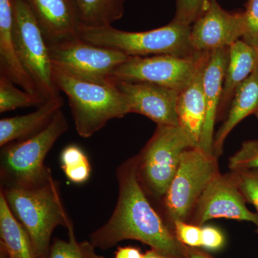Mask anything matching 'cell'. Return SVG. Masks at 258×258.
<instances>
[{
	"label": "cell",
	"instance_id": "obj_36",
	"mask_svg": "<svg viewBox=\"0 0 258 258\" xmlns=\"http://www.w3.org/2000/svg\"><path fill=\"white\" fill-rule=\"evenodd\" d=\"M257 118H258V115H257Z\"/></svg>",
	"mask_w": 258,
	"mask_h": 258
},
{
	"label": "cell",
	"instance_id": "obj_35",
	"mask_svg": "<svg viewBox=\"0 0 258 258\" xmlns=\"http://www.w3.org/2000/svg\"><path fill=\"white\" fill-rule=\"evenodd\" d=\"M0 257L1 258H5V257H3V256L0 255Z\"/></svg>",
	"mask_w": 258,
	"mask_h": 258
},
{
	"label": "cell",
	"instance_id": "obj_17",
	"mask_svg": "<svg viewBox=\"0 0 258 258\" xmlns=\"http://www.w3.org/2000/svg\"><path fill=\"white\" fill-rule=\"evenodd\" d=\"M13 26V0H0V74L6 76L24 91L40 96L36 84L19 58Z\"/></svg>",
	"mask_w": 258,
	"mask_h": 258
},
{
	"label": "cell",
	"instance_id": "obj_16",
	"mask_svg": "<svg viewBox=\"0 0 258 258\" xmlns=\"http://www.w3.org/2000/svg\"><path fill=\"white\" fill-rule=\"evenodd\" d=\"M210 52H203L192 79L179 93L177 110L179 126L199 147L206 115L203 74Z\"/></svg>",
	"mask_w": 258,
	"mask_h": 258
},
{
	"label": "cell",
	"instance_id": "obj_20",
	"mask_svg": "<svg viewBox=\"0 0 258 258\" xmlns=\"http://www.w3.org/2000/svg\"><path fill=\"white\" fill-rule=\"evenodd\" d=\"M250 115H258V66L237 88L225 120L215 134L213 154L215 157L222 155L224 144L231 132Z\"/></svg>",
	"mask_w": 258,
	"mask_h": 258
},
{
	"label": "cell",
	"instance_id": "obj_1",
	"mask_svg": "<svg viewBox=\"0 0 258 258\" xmlns=\"http://www.w3.org/2000/svg\"><path fill=\"white\" fill-rule=\"evenodd\" d=\"M116 179V205L108 221L90 235L93 245L105 250L121 241L134 240L168 255L188 258L187 247L176 239L141 186L137 155L118 166Z\"/></svg>",
	"mask_w": 258,
	"mask_h": 258
},
{
	"label": "cell",
	"instance_id": "obj_25",
	"mask_svg": "<svg viewBox=\"0 0 258 258\" xmlns=\"http://www.w3.org/2000/svg\"><path fill=\"white\" fill-rule=\"evenodd\" d=\"M68 231L69 240L55 239L51 244L47 258H106L96 253V247L91 241H77L74 227Z\"/></svg>",
	"mask_w": 258,
	"mask_h": 258
},
{
	"label": "cell",
	"instance_id": "obj_12",
	"mask_svg": "<svg viewBox=\"0 0 258 258\" xmlns=\"http://www.w3.org/2000/svg\"><path fill=\"white\" fill-rule=\"evenodd\" d=\"M244 30L243 13H229L210 0L191 26L190 43L195 52H211L230 47L242 38Z\"/></svg>",
	"mask_w": 258,
	"mask_h": 258
},
{
	"label": "cell",
	"instance_id": "obj_27",
	"mask_svg": "<svg viewBox=\"0 0 258 258\" xmlns=\"http://www.w3.org/2000/svg\"><path fill=\"white\" fill-rule=\"evenodd\" d=\"M230 170L258 169V139L242 143L238 151L229 159Z\"/></svg>",
	"mask_w": 258,
	"mask_h": 258
},
{
	"label": "cell",
	"instance_id": "obj_23",
	"mask_svg": "<svg viewBox=\"0 0 258 258\" xmlns=\"http://www.w3.org/2000/svg\"><path fill=\"white\" fill-rule=\"evenodd\" d=\"M6 76L0 74V113L25 107H39L46 101L40 96L19 89Z\"/></svg>",
	"mask_w": 258,
	"mask_h": 258
},
{
	"label": "cell",
	"instance_id": "obj_8",
	"mask_svg": "<svg viewBox=\"0 0 258 258\" xmlns=\"http://www.w3.org/2000/svg\"><path fill=\"white\" fill-rule=\"evenodd\" d=\"M13 40L19 58L45 101L59 96L49 47L36 20L25 0H13Z\"/></svg>",
	"mask_w": 258,
	"mask_h": 258
},
{
	"label": "cell",
	"instance_id": "obj_15",
	"mask_svg": "<svg viewBox=\"0 0 258 258\" xmlns=\"http://www.w3.org/2000/svg\"><path fill=\"white\" fill-rule=\"evenodd\" d=\"M228 59L229 47L213 51L210 52L204 70L203 89L206 115L198 147L210 154H213L215 125L217 122Z\"/></svg>",
	"mask_w": 258,
	"mask_h": 258
},
{
	"label": "cell",
	"instance_id": "obj_9",
	"mask_svg": "<svg viewBox=\"0 0 258 258\" xmlns=\"http://www.w3.org/2000/svg\"><path fill=\"white\" fill-rule=\"evenodd\" d=\"M52 69L95 82H107L128 56L120 51L75 38L49 47Z\"/></svg>",
	"mask_w": 258,
	"mask_h": 258
},
{
	"label": "cell",
	"instance_id": "obj_28",
	"mask_svg": "<svg viewBox=\"0 0 258 258\" xmlns=\"http://www.w3.org/2000/svg\"><path fill=\"white\" fill-rule=\"evenodd\" d=\"M176 12L173 20L191 25L207 8L210 0H175Z\"/></svg>",
	"mask_w": 258,
	"mask_h": 258
},
{
	"label": "cell",
	"instance_id": "obj_6",
	"mask_svg": "<svg viewBox=\"0 0 258 258\" xmlns=\"http://www.w3.org/2000/svg\"><path fill=\"white\" fill-rule=\"evenodd\" d=\"M220 173L218 158L213 154L200 147L183 153L175 175L159 204L158 212L171 230L176 220L189 221L204 191Z\"/></svg>",
	"mask_w": 258,
	"mask_h": 258
},
{
	"label": "cell",
	"instance_id": "obj_5",
	"mask_svg": "<svg viewBox=\"0 0 258 258\" xmlns=\"http://www.w3.org/2000/svg\"><path fill=\"white\" fill-rule=\"evenodd\" d=\"M69 127L61 110L40 133L2 147L1 187H32L48 181L52 175L45 157Z\"/></svg>",
	"mask_w": 258,
	"mask_h": 258
},
{
	"label": "cell",
	"instance_id": "obj_31",
	"mask_svg": "<svg viewBox=\"0 0 258 258\" xmlns=\"http://www.w3.org/2000/svg\"><path fill=\"white\" fill-rule=\"evenodd\" d=\"M225 243V236L220 229L211 225L202 227V247L210 251L222 249Z\"/></svg>",
	"mask_w": 258,
	"mask_h": 258
},
{
	"label": "cell",
	"instance_id": "obj_2",
	"mask_svg": "<svg viewBox=\"0 0 258 258\" xmlns=\"http://www.w3.org/2000/svg\"><path fill=\"white\" fill-rule=\"evenodd\" d=\"M13 215L26 229L37 257L47 258L57 227H74L64 208L59 184L54 178L32 187H1Z\"/></svg>",
	"mask_w": 258,
	"mask_h": 258
},
{
	"label": "cell",
	"instance_id": "obj_29",
	"mask_svg": "<svg viewBox=\"0 0 258 258\" xmlns=\"http://www.w3.org/2000/svg\"><path fill=\"white\" fill-rule=\"evenodd\" d=\"M243 18L244 30L242 40L258 50V0H247Z\"/></svg>",
	"mask_w": 258,
	"mask_h": 258
},
{
	"label": "cell",
	"instance_id": "obj_4",
	"mask_svg": "<svg viewBox=\"0 0 258 258\" xmlns=\"http://www.w3.org/2000/svg\"><path fill=\"white\" fill-rule=\"evenodd\" d=\"M191 25L171 23L154 30L127 32L110 26L83 28L80 37L84 41L98 46L120 51L128 57L174 55L191 57L198 52L190 43Z\"/></svg>",
	"mask_w": 258,
	"mask_h": 258
},
{
	"label": "cell",
	"instance_id": "obj_33",
	"mask_svg": "<svg viewBox=\"0 0 258 258\" xmlns=\"http://www.w3.org/2000/svg\"><path fill=\"white\" fill-rule=\"evenodd\" d=\"M186 253L188 258H214L208 252L198 247H187Z\"/></svg>",
	"mask_w": 258,
	"mask_h": 258
},
{
	"label": "cell",
	"instance_id": "obj_19",
	"mask_svg": "<svg viewBox=\"0 0 258 258\" xmlns=\"http://www.w3.org/2000/svg\"><path fill=\"white\" fill-rule=\"evenodd\" d=\"M258 66V50L242 39L229 47V59L226 69L223 91L217 121L226 117L234 95L239 86L253 73Z\"/></svg>",
	"mask_w": 258,
	"mask_h": 258
},
{
	"label": "cell",
	"instance_id": "obj_10",
	"mask_svg": "<svg viewBox=\"0 0 258 258\" xmlns=\"http://www.w3.org/2000/svg\"><path fill=\"white\" fill-rule=\"evenodd\" d=\"M202 53L185 57L174 55L128 57L117 68L111 80L152 83L180 93L192 79Z\"/></svg>",
	"mask_w": 258,
	"mask_h": 258
},
{
	"label": "cell",
	"instance_id": "obj_14",
	"mask_svg": "<svg viewBox=\"0 0 258 258\" xmlns=\"http://www.w3.org/2000/svg\"><path fill=\"white\" fill-rule=\"evenodd\" d=\"M47 46L80 37L81 26L74 0H25Z\"/></svg>",
	"mask_w": 258,
	"mask_h": 258
},
{
	"label": "cell",
	"instance_id": "obj_11",
	"mask_svg": "<svg viewBox=\"0 0 258 258\" xmlns=\"http://www.w3.org/2000/svg\"><path fill=\"white\" fill-rule=\"evenodd\" d=\"M246 204L231 171L220 173L204 191L188 222L202 227L214 219L249 222L258 234V213L251 212Z\"/></svg>",
	"mask_w": 258,
	"mask_h": 258
},
{
	"label": "cell",
	"instance_id": "obj_34",
	"mask_svg": "<svg viewBox=\"0 0 258 258\" xmlns=\"http://www.w3.org/2000/svg\"><path fill=\"white\" fill-rule=\"evenodd\" d=\"M143 258H176L168 254L162 253L156 249H152L147 250L144 253Z\"/></svg>",
	"mask_w": 258,
	"mask_h": 258
},
{
	"label": "cell",
	"instance_id": "obj_18",
	"mask_svg": "<svg viewBox=\"0 0 258 258\" xmlns=\"http://www.w3.org/2000/svg\"><path fill=\"white\" fill-rule=\"evenodd\" d=\"M63 98L53 97L32 113L0 120V147L30 138L41 132L63 106Z\"/></svg>",
	"mask_w": 258,
	"mask_h": 258
},
{
	"label": "cell",
	"instance_id": "obj_32",
	"mask_svg": "<svg viewBox=\"0 0 258 258\" xmlns=\"http://www.w3.org/2000/svg\"><path fill=\"white\" fill-rule=\"evenodd\" d=\"M140 248L134 246L118 247L114 252V258H143Z\"/></svg>",
	"mask_w": 258,
	"mask_h": 258
},
{
	"label": "cell",
	"instance_id": "obj_3",
	"mask_svg": "<svg viewBox=\"0 0 258 258\" xmlns=\"http://www.w3.org/2000/svg\"><path fill=\"white\" fill-rule=\"evenodd\" d=\"M54 83L69 98L77 133L89 138L114 118L130 113L128 101L115 81L95 82L52 69Z\"/></svg>",
	"mask_w": 258,
	"mask_h": 258
},
{
	"label": "cell",
	"instance_id": "obj_24",
	"mask_svg": "<svg viewBox=\"0 0 258 258\" xmlns=\"http://www.w3.org/2000/svg\"><path fill=\"white\" fill-rule=\"evenodd\" d=\"M61 169L66 177L74 184L86 182L91 176L89 159L79 146L69 145L60 154Z\"/></svg>",
	"mask_w": 258,
	"mask_h": 258
},
{
	"label": "cell",
	"instance_id": "obj_13",
	"mask_svg": "<svg viewBox=\"0 0 258 258\" xmlns=\"http://www.w3.org/2000/svg\"><path fill=\"white\" fill-rule=\"evenodd\" d=\"M114 81L126 98L130 113L143 115L157 125L179 126V91L152 83Z\"/></svg>",
	"mask_w": 258,
	"mask_h": 258
},
{
	"label": "cell",
	"instance_id": "obj_22",
	"mask_svg": "<svg viewBox=\"0 0 258 258\" xmlns=\"http://www.w3.org/2000/svg\"><path fill=\"white\" fill-rule=\"evenodd\" d=\"M127 0H74L83 28L110 26L124 14Z\"/></svg>",
	"mask_w": 258,
	"mask_h": 258
},
{
	"label": "cell",
	"instance_id": "obj_26",
	"mask_svg": "<svg viewBox=\"0 0 258 258\" xmlns=\"http://www.w3.org/2000/svg\"><path fill=\"white\" fill-rule=\"evenodd\" d=\"M230 171L246 203L253 205L258 212V169Z\"/></svg>",
	"mask_w": 258,
	"mask_h": 258
},
{
	"label": "cell",
	"instance_id": "obj_30",
	"mask_svg": "<svg viewBox=\"0 0 258 258\" xmlns=\"http://www.w3.org/2000/svg\"><path fill=\"white\" fill-rule=\"evenodd\" d=\"M202 227L186 221L176 220L173 224L171 230L181 244L186 247L201 248Z\"/></svg>",
	"mask_w": 258,
	"mask_h": 258
},
{
	"label": "cell",
	"instance_id": "obj_21",
	"mask_svg": "<svg viewBox=\"0 0 258 258\" xmlns=\"http://www.w3.org/2000/svg\"><path fill=\"white\" fill-rule=\"evenodd\" d=\"M0 255L5 258H38L28 232L13 215L1 191Z\"/></svg>",
	"mask_w": 258,
	"mask_h": 258
},
{
	"label": "cell",
	"instance_id": "obj_7",
	"mask_svg": "<svg viewBox=\"0 0 258 258\" xmlns=\"http://www.w3.org/2000/svg\"><path fill=\"white\" fill-rule=\"evenodd\" d=\"M195 145L179 126L157 125L137 154V176L149 200L160 203L179 167L185 151Z\"/></svg>",
	"mask_w": 258,
	"mask_h": 258
}]
</instances>
